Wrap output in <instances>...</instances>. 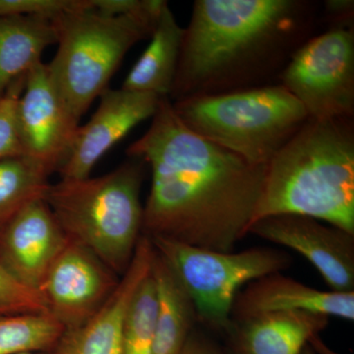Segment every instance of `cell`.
<instances>
[{"label":"cell","instance_id":"d4e9b609","mask_svg":"<svg viewBox=\"0 0 354 354\" xmlns=\"http://www.w3.org/2000/svg\"><path fill=\"white\" fill-rule=\"evenodd\" d=\"M90 6V0H0V17L38 16L53 19L59 14Z\"/></svg>","mask_w":354,"mask_h":354},{"label":"cell","instance_id":"ffe728a7","mask_svg":"<svg viewBox=\"0 0 354 354\" xmlns=\"http://www.w3.org/2000/svg\"><path fill=\"white\" fill-rule=\"evenodd\" d=\"M50 176L23 156L0 160V230L28 205L44 199Z\"/></svg>","mask_w":354,"mask_h":354},{"label":"cell","instance_id":"ba28073f","mask_svg":"<svg viewBox=\"0 0 354 354\" xmlns=\"http://www.w3.org/2000/svg\"><path fill=\"white\" fill-rule=\"evenodd\" d=\"M312 120L353 118L354 28L311 37L279 77Z\"/></svg>","mask_w":354,"mask_h":354},{"label":"cell","instance_id":"6da1fadb","mask_svg":"<svg viewBox=\"0 0 354 354\" xmlns=\"http://www.w3.org/2000/svg\"><path fill=\"white\" fill-rule=\"evenodd\" d=\"M127 153L151 169L142 234L221 252L248 234L267 167L191 131L169 97H160L150 127Z\"/></svg>","mask_w":354,"mask_h":354},{"label":"cell","instance_id":"7a4b0ae2","mask_svg":"<svg viewBox=\"0 0 354 354\" xmlns=\"http://www.w3.org/2000/svg\"><path fill=\"white\" fill-rule=\"evenodd\" d=\"M319 17L308 0H196L169 99L279 84Z\"/></svg>","mask_w":354,"mask_h":354},{"label":"cell","instance_id":"8fae6325","mask_svg":"<svg viewBox=\"0 0 354 354\" xmlns=\"http://www.w3.org/2000/svg\"><path fill=\"white\" fill-rule=\"evenodd\" d=\"M248 234L297 251L316 268L330 290L353 292L354 234L310 216L290 214L255 221Z\"/></svg>","mask_w":354,"mask_h":354},{"label":"cell","instance_id":"44dd1931","mask_svg":"<svg viewBox=\"0 0 354 354\" xmlns=\"http://www.w3.org/2000/svg\"><path fill=\"white\" fill-rule=\"evenodd\" d=\"M64 332L50 313L0 315V354L50 353Z\"/></svg>","mask_w":354,"mask_h":354},{"label":"cell","instance_id":"9c48e42d","mask_svg":"<svg viewBox=\"0 0 354 354\" xmlns=\"http://www.w3.org/2000/svg\"><path fill=\"white\" fill-rule=\"evenodd\" d=\"M16 120L23 157L38 164L50 176L57 172L80 122L58 93L48 64L41 62L26 75L16 106Z\"/></svg>","mask_w":354,"mask_h":354},{"label":"cell","instance_id":"603a6c76","mask_svg":"<svg viewBox=\"0 0 354 354\" xmlns=\"http://www.w3.org/2000/svg\"><path fill=\"white\" fill-rule=\"evenodd\" d=\"M25 77L15 81L0 100V160L23 156L16 120V106L24 88Z\"/></svg>","mask_w":354,"mask_h":354},{"label":"cell","instance_id":"cb8c5ba5","mask_svg":"<svg viewBox=\"0 0 354 354\" xmlns=\"http://www.w3.org/2000/svg\"><path fill=\"white\" fill-rule=\"evenodd\" d=\"M48 313L41 295L21 286L0 265V315Z\"/></svg>","mask_w":354,"mask_h":354},{"label":"cell","instance_id":"277c9868","mask_svg":"<svg viewBox=\"0 0 354 354\" xmlns=\"http://www.w3.org/2000/svg\"><path fill=\"white\" fill-rule=\"evenodd\" d=\"M145 165L130 158L102 176L60 179L50 184L44 198L70 241L92 251L120 277L143 232Z\"/></svg>","mask_w":354,"mask_h":354},{"label":"cell","instance_id":"4316f807","mask_svg":"<svg viewBox=\"0 0 354 354\" xmlns=\"http://www.w3.org/2000/svg\"><path fill=\"white\" fill-rule=\"evenodd\" d=\"M90 2L95 12L109 17H118L136 12L143 0H90Z\"/></svg>","mask_w":354,"mask_h":354},{"label":"cell","instance_id":"5b68a950","mask_svg":"<svg viewBox=\"0 0 354 354\" xmlns=\"http://www.w3.org/2000/svg\"><path fill=\"white\" fill-rule=\"evenodd\" d=\"M167 1L143 0L136 12L109 17L92 6L51 19L57 50L48 64L53 84L80 122L91 104L108 88L128 51L152 36Z\"/></svg>","mask_w":354,"mask_h":354},{"label":"cell","instance_id":"7402d4cb","mask_svg":"<svg viewBox=\"0 0 354 354\" xmlns=\"http://www.w3.org/2000/svg\"><path fill=\"white\" fill-rule=\"evenodd\" d=\"M156 307V288L150 272L135 293L128 310L121 354H153Z\"/></svg>","mask_w":354,"mask_h":354},{"label":"cell","instance_id":"9a60e30c","mask_svg":"<svg viewBox=\"0 0 354 354\" xmlns=\"http://www.w3.org/2000/svg\"><path fill=\"white\" fill-rule=\"evenodd\" d=\"M308 312L354 320L353 292L316 290L281 272L269 274L244 286L232 307V321L265 314Z\"/></svg>","mask_w":354,"mask_h":354},{"label":"cell","instance_id":"484cf974","mask_svg":"<svg viewBox=\"0 0 354 354\" xmlns=\"http://www.w3.org/2000/svg\"><path fill=\"white\" fill-rule=\"evenodd\" d=\"M321 20L330 29H353L354 28L353 0H326L320 13Z\"/></svg>","mask_w":354,"mask_h":354},{"label":"cell","instance_id":"83f0119b","mask_svg":"<svg viewBox=\"0 0 354 354\" xmlns=\"http://www.w3.org/2000/svg\"><path fill=\"white\" fill-rule=\"evenodd\" d=\"M180 354H223L216 344L203 335L191 334Z\"/></svg>","mask_w":354,"mask_h":354},{"label":"cell","instance_id":"f546056e","mask_svg":"<svg viewBox=\"0 0 354 354\" xmlns=\"http://www.w3.org/2000/svg\"><path fill=\"white\" fill-rule=\"evenodd\" d=\"M300 354H316L314 353L313 349L311 348V346H309L308 344L304 346V349H302L301 353Z\"/></svg>","mask_w":354,"mask_h":354},{"label":"cell","instance_id":"3957f363","mask_svg":"<svg viewBox=\"0 0 354 354\" xmlns=\"http://www.w3.org/2000/svg\"><path fill=\"white\" fill-rule=\"evenodd\" d=\"M285 214L354 234L353 118H309L267 165L253 223Z\"/></svg>","mask_w":354,"mask_h":354},{"label":"cell","instance_id":"52a82bcc","mask_svg":"<svg viewBox=\"0 0 354 354\" xmlns=\"http://www.w3.org/2000/svg\"><path fill=\"white\" fill-rule=\"evenodd\" d=\"M150 241L189 295L197 320L225 334L232 327V307L239 291L291 265L288 252L271 247L221 252L162 237Z\"/></svg>","mask_w":354,"mask_h":354},{"label":"cell","instance_id":"8992f818","mask_svg":"<svg viewBox=\"0 0 354 354\" xmlns=\"http://www.w3.org/2000/svg\"><path fill=\"white\" fill-rule=\"evenodd\" d=\"M171 102L188 129L257 167H267L309 120L281 84Z\"/></svg>","mask_w":354,"mask_h":354},{"label":"cell","instance_id":"ac0fdd59","mask_svg":"<svg viewBox=\"0 0 354 354\" xmlns=\"http://www.w3.org/2000/svg\"><path fill=\"white\" fill-rule=\"evenodd\" d=\"M151 274L157 298L153 354H180L198 321L196 310L176 274L156 250Z\"/></svg>","mask_w":354,"mask_h":354},{"label":"cell","instance_id":"4fadbf2b","mask_svg":"<svg viewBox=\"0 0 354 354\" xmlns=\"http://www.w3.org/2000/svg\"><path fill=\"white\" fill-rule=\"evenodd\" d=\"M68 241L46 201L37 200L0 230V265L21 286L38 291Z\"/></svg>","mask_w":354,"mask_h":354},{"label":"cell","instance_id":"d6986e66","mask_svg":"<svg viewBox=\"0 0 354 354\" xmlns=\"http://www.w3.org/2000/svg\"><path fill=\"white\" fill-rule=\"evenodd\" d=\"M53 44H57V35L51 19L0 17V100L15 81L43 62L44 50Z\"/></svg>","mask_w":354,"mask_h":354},{"label":"cell","instance_id":"f1b7e54d","mask_svg":"<svg viewBox=\"0 0 354 354\" xmlns=\"http://www.w3.org/2000/svg\"><path fill=\"white\" fill-rule=\"evenodd\" d=\"M308 344L313 349L316 354H339L330 348L327 344L322 341L320 335H315L309 339Z\"/></svg>","mask_w":354,"mask_h":354},{"label":"cell","instance_id":"e0dca14e","mask_svg":"<svg viewBox=\"0 0 354 354\" xmlns=\"http://www.w3.org/2000/svg\"><path fill=\"white\" fill-rule=\"evenodd\" d=\"M184 28L165 4L147 46L123 82L122 88L169 97L183 46Z\"/></svg>","mask_w":354,"mask_h":354},{"label":"cell","instance_id":"5bb4252c","mask_svg":"<svg viewBox=\"0 0 354 354\" xmlns=\"http://www.w3.org/2000/svg\"><path fill=\"white\" fill-rule=\"evenodd\" d=\"M153 246L142 234L129 268L95 315L75 329L64 330L51 354H121L123 328L133 297L150 274Z\"/></svg>","mask_w":354,"mask_h":354},{"label":"cell","instance_id":"30bf717a","mask_svg":"<svg viewBox=\"0 0 354 354\" xmlns=\"http://www.w3.org/2000/svg\"><path fill=\"white\" fill-rule=\"evenodd\" d=\"M118 274L92 251L68 241L50 266L38 292L64 330L87 322L120 283Z\"/></svg>","mask_w":354,"mask_h":354},{"label":"cell","instance_id":"4dcf8cb0","mask_svg":"<svg viewBox=\"0 0 354 354\" xmlns=\"http://www.w3.org/2000/svg\"><path fill=\"white\" fill-rule=\"evenodd\" d=\"M17 354H51L50 353H41V351H29V353H21Z\"/></svg>","mask_w":354,"mask_h":354},{"label":"cell","instance_id":"2e32d148","mask_svg":"<svg viewBox=\"0 0 354 354\" xmlns=\"http://www.w3.org/2000/svg\"><path fill=\"white\" fill-rule=\"evenodd\" d=\"M329 317L308 312L265 314L232 321L227 332L232 354H300Z\"/></svg>","mask_w":354,"mask_h":354},{"label":"cell","instance_id":"7c38bea8","mask_svg":"<svg viewBox=\"0 0 354 354\" xmlns=\"http://www.w3.org/2000/svg\"><path fill=\"white\" fill-rule=\"evenodd\" d=\"M97 111L86 124L77 128L68 153L58 169L60 179H83L109 149L142 121L152 118L160 97L149 93L106 88L100 95Z\"/></svg>","mask_w":354,"mask_h":354}]
</instances>
